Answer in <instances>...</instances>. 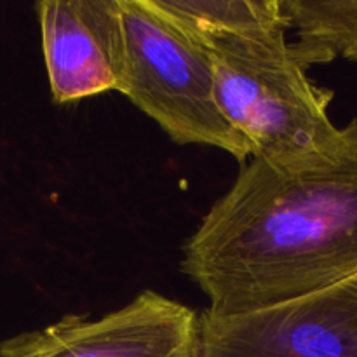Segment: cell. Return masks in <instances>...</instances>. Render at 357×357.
<instances>
[{
	"instance_id": "1",
	"label": "cell",
	"mask_w": 357,
	"mask_h": 357,
	"mask_svg": "<svg viewBox=\"0 0 357 357\" xmlns=\"http://www.w3.org/2000/svg\"><path fill=\"white\" fill-rule=\"evenodd\" d=\"M181 271L215 314L265 309L357 275V117L333 150L253 159L183 244Z\"/></svg>"
},
{
	"instance_id": "2",
	"label": "cell",
	"mask_w": 357,
	"mask_h": 357,
	"mask_svg": "<svg viewBox=\"0 0 357 357\" xmlns=\"http://www.w3.org/2000/svg\"><path fill=\"white\" fill-rule=\"evenodd\" d=\"M209 47L220 108L253 157L291 166L338 145L342 128L328 115L333 91L309 79L286 30L218 38Z\"/></svg>"
},
{
	"instance_id": "3",
	"label": "cell",
	"mask_w": 357,
	"mask_h": 357,
	"mask_svg": "<svg viewBox=\"0 0 357 357\" xmlns=\"http://www.w3.org/2000/svg\"><path fill=\"white\" fill-rule=\"evenodd\" d=\"M128 38V84L135 107L180 145L225 150L239 162L253 159L243 135L227 121L216 98L213 51L150 0H121Z\"/></svg>"
},
{
	"instance_id": "4",
	"label": "cell",
	"mask_w": 357,
	"mask_h": 357,
	"mask_svg": "<svg viewBox=\"0 0 357 357\" xmlns=\"http://www.w3.org/2000/svg\"><path fill=\"white\" fill-rule=\"evenodd\" d=\"M199 357H357V275L265 309L206 310Z\"/></svg>"
},
{
	"instance_id": "5",
	"label": "cell",
	"mask_w": 357,
	"mask_h": 357,
	"mask_svg": "<svg viewBox=\"0 0 357 357\" xmlns=\"http://www.w3.org/2000/svg\"><path fill=\"white\" fill-rule=\"evenodd\" d=\"M201 316L157 291L103 317L65 316L0 342V357H199Z\"/></svg>"
},
{
	"instance_id": "6",
	"label": "cell",
	"mask_w": 357,
	"mask_h": 357,
	"mask_svg": "<svg viewBox=\"0 0 357 357\" xmlns=\"http://www.w3.org/2000/svg\"><path fill=\"white\" fill-rule=\"evenodd\" d=\"M54 103L124 94L128 38L121 0H42L35 6Z\"/></svg>"
},
{
	"instance_id": "7",
	"label": "cell",
	"mask_w": 357,
	"mask_h": 357,
	"mask_svg": "<svg viewBox=\"0 0 357 357\" xmlns=\"http://www.w3.org/2000/svg\"><path fill=\"white\" fill-rule=\"evenodd\" d=\"M157 10L192 37L211 44L225 37H248L286 30L281 0H150Z\"/></svg>"
},
{
	"instance_id": "8",
	"label": "cell",
	"mask_w": 357,
	"mask_h": 357,
	"mask_svg": "<svg viewBox=\"0 0 357 357\" xmlns=\"http://www.w3.org/2000/svg\"><path fill=\"white\" fill-rule=\"evenodd\" d=\"M281 6L298 33L291 49L303 68L337 58L357 61V0H281Z\"/></svg>"
}]
</instances>
